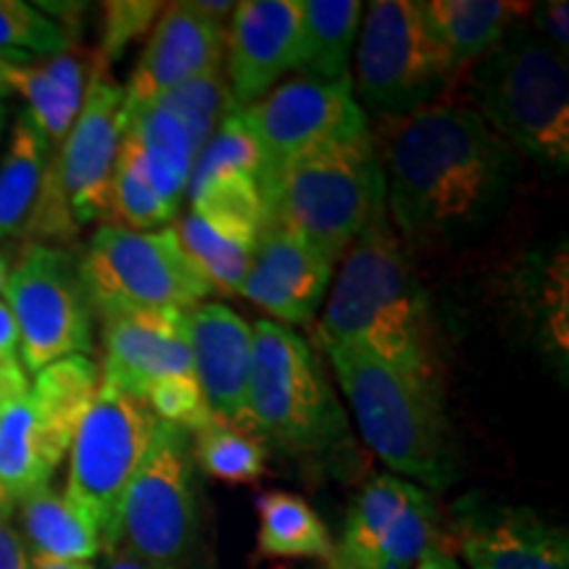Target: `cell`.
Returning a JSON list of instances; mask_svg holds the SVG:
<instances>
[{
	"label": "cell",
	"mask_w": 569,
	"mask_h": 569,
	"mask_svg": "<svg viewBox=\"0 0 569 569\" xmlns=\"http://www.w3.org/2000/svg\"><path fill=\"white\" fill-rule=\"evenodd\" d=\"M259 188L264 224L296 234L327 267L340 264L353 240L388 213L369 130L306 148Z\"/></svg>",
	"instance_id": "obj_3"
},
{
	"label": "cell",
	"mask_w": 569,
	"mask_h": 569,
	"mask_svg": "<svg viewBox=\"0 0 569 569\" xmlns=\"http://www.w3.org/2000/svg\"><path fill=\"white\" fill-rule=\"evenodd\" d=\"M330 277L332 267L296 234L264 224L238 296L261 306L284 327L309 325L325 303Z\"/></svg>",
	"instance_id": "obj_21"
},
{
	"label": "cell",
	"mask_w": 569,
	"mask_h": 569,
	"mask_svg": "<svg viewBox=\"0 0 569 569\" xmlns=\"http://www.w3.org/2000/svg\"><path fill=\"white\" fill-rule=\"evenodd\" d=\"M19 536L30 559L90 561L101 557L103 546L98 530L63 490L46 486L17 501Z\"/></svg>",
	"instance_id": "obj_25"
},
{
	"label": "cell",
	"mask_w": 569,
	"mask_h": 569,
	"mask_svg": "<svg viewBox=\"0 0 569 569\" xmlns=\"http://www.w3.org/2000/svg\"><path fill=\"white\" fill-rule=\"evenodd\" d=\"M159 106L169 109L180 122L188 127L190 138H193L198 153L203 151L211 134L222 127L230 113L238 109L230 96V84H227L224 69H211L196 80L184 82L182 88L169 92L161 98Z\"/></svg>",
	"instance_id": "obj_33"
},
{
	"label": "cell",
	"mask_w": 569,
	"mask_h": 569,
	"mask_svg": "<svg viewBox=\"0 0 569 569\" xmlns=\"http://www.w3.org/2000/svg\"><path fill=\"white\" fill-rule=\"evenodd\" d=\"M0 298L17 325L21 361L30 375L92 351L96 311L84 290L80 259L69 248L27 243Z\"/></svg>",
	"instance_id": "obj_14"
},
{
	"label": "cell",
	"mask_w": 569,
	"mask_h": 569,
	"mask_svg": "<svg viewBox=\"0 0 569 569\" xmlns=\"http://www.w3.org/2000/svg\"><path fill=\"white\" fill-rule=\"evenodd\" d=\"M365 443L396 478L430 490L457 480L440 390L348 343H322Z\"/></svg>",
	"instance_id": "obj_4"
},
{
	"label": "cell",
	"mask_w": 569,
	"mask_h": 569,
	"mask_svg": "<svg viewBox=\"0 0 569 569\" xmlns=\"http://www.w3.org/2000/svg\"><path fill=\"white\" fill-rule=\"evenodd\" d=\"M248 419L261 438L301 457H330L351 448L346 411L315 348L274 319L253 325Z\"/></svg>",
	"instance_id": "obj_6"
},
{
	"label": "cell",
	"mask_w": 569,
	"mask_h": 569,
	"mask_svg": "<svg viewBox=\"0 0 569 569\" xmlns=\"http://www.w3.org/2000/svg\"><path fill=\"white\" fill-rule=\"evenodd\" d=\"M451 538L469 569H569L565 525L486 493L453 503Z\"/></svg>",
	"instance_id": "obj_17"
},
{
	"label": "cell",
	"mask_w": 569,
	"mask_h": 569,
	"mask_svg": "<svg viewBox=\"0 0 569 569\" xmlns=\"http://www.w3.org/2000/svg\"><path fill=\"white\" fill-rule=\"evenodd\" d=\"M567 301V248L551 253H532L515 274V309L553 367L567 372L569 348Z\"/></svg>",
	"instance_id": "obj_23"
},
{
	"label": "cell",
	"mask_w": 569,
	"mask_h": 569,
	"mask_svg": "<svg viewBox=\"0 0 569 569\" xmlns=\"http://www.w3.org/2000/svg\"><path fill=\"white\" fill-rule=\"evenodd\" d=\"M0 569H30V553L11 517L0 515Z\"/></svg>",
	"instance_id": "obj_37"
},
{
	"label": "cell",
	"mask_w": 569,
	"mask_h": 569,
	"mask_svg": "<svg viewBox=\"0 0 569 569\" xmlns=\"http://www.w3.org/2000/svg\"><path fill=\"white\" fill-rule=\"evenodd\" d=\"M6 127H9V109H6V103H0V151H3L6 142Z\"/></svg>",
	"instance_id": "obj_45"
},
{
	"label": "cell",
	"mask_w": 569,
	"mask_h": 569,
	"mask_svg": "<svg viewBox=\"0 0 569 569\" xmlns=\"http://www.w3.org/2000/svg\"><path fill=\"white\" fill-rule=\"evenodd\" d=\"M13 509H17V503L11 501V496L6 493L3 482H0V515H3V517H11V515H13Z\"/></svg>",
	"instance_id": "obj_43"
},
{
	"label": "cell",
	"mask_w": 569,
	"mask_h": 569,
	"mask_svg": "<svg viewBox=\"0 0 569 569\" xmlns=\"http://www.w3.org/2000/svg\"><path fill=\"white\" fill-rule=\"evenodd\" d=\"M84 290L98 317L119 311H190L213 293L172 227L134 232L101 224L80 259Z\"/></svg>",
	"instance_id": "obj_10"
},
{
	"label": "cell",
	"mask_w": 569,
	"mask_h": 569,
	"mask_svg": "<svg viewBox=\"0 0 569 569\" xmlns=\"http://www.w3.org/2000/svg\"><path fill=\"white\" fill-rule=\"evenodd\" d=\"M51 156V142L21 109L0 151V246L27 230Z\"/></svg>",
	"instance_id": "obj_26"
},
{
	"label": "cell",
	"mask_w": 569,
	"mask_h": 569,
	"mask_svg": "<svg viewBox=\"0 0 569 569\" xmlns=\"http://www.w3.org/2000/svg\"><path fill=\"white\" fill-rule=\"evenodd\" d=\"M71 34L24 0H0V61L34 63L67 53Z\"/></svg>",
	"instance_id": "obj_32"
},
{
	"label": "cell",
	"mask_w": 569,
	"mask_h": 569,
	"mask_svg": "<svg viewBox=\"0 0 569 569\" xmlns=\"http://www.w3.org/2000/svg\"><path fill=\"white\" fill-rule=\"evenodd\" d=\"M440 538L432 493L396 475L369 478L348 509L338 549L377 569H415Z\"/></svg>",
	"instance_id": "obj_16"
},
{
	"label": "cell",
	"mask_w": 569,
	"mask_h": 569,
	"mask_svg": "<svg viewBox=\"0 0 569 569\" xmlns=\"http://www.w3.org/2000/svg\"><path fill=\"white\" fill-rule=\"evenodd\" d=\"M525 24L532 34H538L546 46L567 56L569 51V3L567 0H551V3H530Z\"/></svg>",
	"instance_id": "obj_36"
},
{
	"label": "cell",
	"mask_w": 569,
	"mask_h": 569,
	"mask_svg": "<svg viewBox=\"0 0 569 569\" xmlns=\"http://www.w3.org/2000/svg\"><path fill=\"white\" fill-rule=\"evenodd\" d=\"M30 372L21 361L19 332L13 325V317L0 298V415H6L11 407L30 393Z\"/></svg>",
	"instance_id": "obj_35"
},
{
	"label": "cell",
	"mask_w": 569,
	"mask_h": 569,
	"mask_svg": "<svg viewBox=\"0 0 569 569\" xmlns=\"http://www.w3.org/2000/svg\"><path fill=\"white\" fill-rule=\"evenodd\" d=\"M301 42V0L234 3L224 32V77L238 109L264 98L282 74L296 71Z\"/></svg>",
	"instance_id": "obj_19"
},
{
	"label": "cell",
	"mask_w": 569,
	"mask_h": 569,
	"mask_svg": "<svg viewBox=\"0 0 569 569\" xmlns=\"http://www.w3.org/2000/svg\"><path fill=\"white\" fill-rule=\"evenodd\" d=\"M415 569H465V567H461L446 549L436 546V549H430L422 559H419V565Z\"/></svg>",
	"instance_id": "obj_38"
},
{
	"label": "cell",
	"mask_w": 569,
	"mask_h": 569,
	"mask_svg": "<svg viewBox=\"0 0 569 569\" xmlns=\"http://www.w3.org/2000/svg\"><path fill=\"white\" fill-rule=\"evenodd\" d=\"M6 82L27 101V111L51 142L61 146L84 101V67L71 51L34 63H9Z\"/></svg>",
	"instance_id": "obj_24"
},
{
	"label": "cell",
	"mask_w": 569,
	"mask_h": 569,
	"mask_svg": "<svg viewBox=\"0 0 569 569\" xmlns=\"http://www.w3.org/2000/svg\"><path fill=\"white\" fill-rule=\"evenodd\" d=\"M101 386L90 356H69L34 375L17 407L0 415V482L17 503L51 486Z\"/></svg>",
	"instance_id": "obj_13"
},
{
	"label": "cell",
	"mask_w": 569,
	"mask_h": 569,
	"mask_svg": "<svg viewBox=\"0 0 569 569\" xmlns=\"http://www.w3.org/2000/svg\"><path fill=\"white\" fill-rule=\"evenodd\" d=\"M190 438H193L196 465H201L211 478L230 482V486H243L264 475L267 446L264 438L251 427L211 419Z\"/></svg>",
	"instance_id": "obj_31"
},
{
	"label": "cell",
	"mask_w": 569,
	"mask_h": 569,
	"mask_svg": "<svg viewBox=\"0 0 569 569\" xmlns=\"http://www.w3.org/2000/svg\"><path fill=\"white\" fill-rule=\"evenodd\" d=\"M156 425L159 417L142 398L101 375L98 393L71 440L63 496L98 530L103 557L119 549V511Z\"/></svg>",
	"instance_id": "obj_8"
},
{
	"label": "cell",
	"mask_w": 569,
	"mask_h": 569,
	"mask_svg": "<svg viewBox=\"0 0 569 569\" xmlns=\"http://www.w3.org/2000/svg\"><path fill=\"white\" fill-rule=\"evenodd\" d=\"M13 261H17V251H13L11 246L0 248V290H3L6 284V277H9Z\"/></svg>",
	"instance_id": "obj_42"
},
{
	"label": "cell",
	"mask_w": 569,
	"mask_h": 569,
	"mask_svg": "<svg viewBox=\"0 0 569 569\" xmlns=\"http://www.w3.org/2000/svg\"><path fill=\"white\" fill-rule=\"evenodd\" d=\"M172 230L184 253L198 267V272L213 288V293L238 296L240 284H243L248 269H251L256 240L259 238H246V234L213 227L203 222L201 217H196V213H188Z\"/></svg>",
	"instance_id": "obj_29"
},
{
	"label": "cell",
	"mask_w": 569,
	"mask_h": 569,
	"mask_svg": "<svg viewBox=\"0 0 569 569\" xmlns=\"http://www.w3.org/2000/svg\"><path fill=\"white\" fill-rule=\"evenodd\" d=\"M30 569H96L90 561H59V559H30Z\"/></svg>",
	"instance_id": "obj_41"
},
{
	"label": "cell",
	"mask_w": 569,
	"mask_h": 569,
	"mask_svg": "<svg viewBox=\"0 0 569 569\" xmlns=\"http://www.w3.org/2000/svg\"><path fill=\"white\" fill-rule=\"evenodd\" d=\"M177 211L156 190L138 140L124 130L111 180V224L134 232L163 230Z\"/></svg>",
	"instance_id": "obj_30"
},
{
	"label": "cell",
	"mask_w": 569,
	"mask_h": 569,
	"mask_svg": "<svg viewBox=\"0 0 569 569\" xmlns=\"http://www.w3.org/2000/svg\"><path fill=\"white\" fill-rule=\"evenodd\" d=\"M163 11L156 0H111L103 3V34L101 59L111 63L132 46L140 34L153 30Z\"/></svg>",
	"instance_id": "obj_34"
},
{
	"label": "cell",
	"mask_w": 569,
	"mask_h": 569,
	"mask_svg": "<svg viewBox=\"0 0 569 569\" xmlns=\"http://www.w3.org/2000/svg\"><path fill=\"white\" fill-rule=\"evenodd\" d=\"M103 369L151 407L159 422L188 430L190 436L211 422L190 356L184 311L148 309L101 317Z\"/></svg>",
	"instance_id": "obj_11"
},
{
	"label": "cell",
	"mask_w": 569,
	"mask_h": 569,
	"mask_svg": "<svg viewBox=\"0 0 569 569\" xmlns=\"http://www.w3.org/2000/svg\"><path fill=\"white\" fill-rule=\"evenodd\" d=\"M184 332L193 356L196 380L211 417L251 427L248 380L253 359V327L222 301H203L184 311Z\"/></svg>",
	"instance_id": "obj_20"
},
{
	"label": "cell",
	"mask_w": 569,
	"mask_h": 569,
	"mask_svg": "<svg viewBox=\"0 0 569 569\" xmlns=\"http://www.w3.org/2000/svg\"><path fill=\"white\" fill-rule=\"evenodd\" d=\"M372 134L390 224L407 251L467 243L507 209L519 153L472 106L436 103L380 117Z\"/></svg>",
	"instance_id": "obj_1"
},
{
	"label": "cell",
	"mask_w": 569,
	"mask_h": 569,
	"mask_svg": "<svg viewBox=\"0 0 569 569\" xmlns=\"http://www.w3.org/2000/svg\"><path fill=\"white\" fill-rule=\"evenodd\" d=\"M109 561V569H153L151 565H146L140 557H134L132 551H127L124 546H119L111 557H106Z\"/></svg>",
	"instance_id": "obj_39"
},
{
	"label": "cell",
	"mask_w": 569,
	"mask_h": 569,
	"mask_svg": "<svg viewBox=\"0 0 569 569\" xmlns=\"http://www.w3.org/2000/svg\"><path fill=\"white\" fill-rule=\"evenodd\" d=\"M475 101V111L517 153L530 156L551 172H567V56L546 46L525 21L478 61Z\"/></svg>",
	"instance_id": "obj_5"
},
{
	"label": "cell",
	"mask_w": 569,
	"mask_h": 569,
	"mask_svg": "<svg viewBox=\"0 0 569 569\" xmlns=\"http://www.w3.org/2000/svg\"><path fill=\"white\" fill-rule=\"evenodd\" d=\"M327 565H330V569H377L372 565H367V561L356 559L351 557V553H346L343 549H332V557L327 559Z\"/></svg>",
	"instance_id": "obj_40"
},
{
	"label": "cell",
	"mask_w": 569,
	"mask_h": 569,
	"mask_svg": "<svg viewBox=\"0 0 569 569\" xmlns=\"http://www.w3.org/2000/svg\"><path fill=\"white\" fill-rule=\"evenodd\" d=\"M6 67H9V61H0V103L11 96L9 82H6Z\"/></svg>",
	"instance_id": "obj_44"
},
{
	"label": "cell",
	"mask_w": 569,
	"mask_h": 569,
	"mask_svg": "<svg viewBox=\"0 0 569 569\" xmlns=\"http://www.w3.org/2000/svg\"><path fill=\"white\" fill-rule=\"evenodd\" d=\"M317 338L361 348L440 390L430 298L388 213L375 219L340 259Z\"/></svg>",
	"instance_id": "obj_2"
},
{
	"label": "cell",
	"mask_w": 569,
	"mask_h": 569,
	"mask_svg": "<svg viewBox=\"0 0 569 569\" xmlns=\"http://www.w3.org/2000/svg\"><path fill=\"white\" fill-rule=\"evenodd\" d=\"M124 90L98 56L82 109L46 169L24 234L32 243L61 246L90 222L111 224V180L122 146Z\"/></svg>",
	"instance_id": "obj_7"
},
{
	"label": "cell",
	"mask_w": 569,
	"mask_h": 569,
	"mask_svg": "<svg viewBox=\"0 0 569 569\" xmlns=\"http://www.w3.org/2000/svg\"><path fill=\"white\" fill-rule=\"evenodd\" d=\"M353 53V98L377 117H403L436 106L459 74L411 0L365 6Z\"/></svg>",
	"instance_id": "obj_9"
},
{
	"label": "cell",
	"mask_w": 569,
	"mask_h": 569,
	"mask_svg": "<svg viewBox=\"0 0 569 569\" xmlns=\"http://www.w3.org/2000/svg\"><path fill=\"white\" fill-rule=\"evenodd\" d=\"M419 13L443 46L457 71L486 59L507 34L522 24L530 3L511 0H419Z\"/></svg>",
	"instance_id": "obj_22"
},
{
	"label": "cell",
	"mask_w": 569,
	"mask_h": 569,
	"mask_svg": "<svg viewBox=\"0 0 569 569\" xmlns=\"http://www.w3.org/2000/svg\"><path fill=\"white\" fill-rule=\"evenodd\" d=\"M365 3L359 0H301V42L296 71L315 80H351L348 67Z\"/></svg>",
	"instance_id": "obj_27"
},
{
	"label": "cell",
	"mask_w": 569,
	"mask_h": 569,
	"mask_svg": "<svg viewBox=\"0 0 569 569\" xmlns=\"http://www.w3.org/2000/svg\"><path fill=\"white\" fill-rule=\"evenodd\" d=\"M259 511V551L280 559H322L332 557L330 532L301 496L269 490L256 498Z\"/></svg>",
	"instance_id": "obj_28"
},
{
	"label": "cell",
	"mask_w": 569,
	"mask_h": 569,
	"mask_svg": "<svg viewBox=\"0 0 569 569\" xmlns=\"http://www.w3.org/2000/svg\"><path fill=\"white\" fill-rule=\"evenodd\" d=\"M196 475L190 432L156 425L119 511V546L153 569H190L198 543Z\"/></svg>",
	"instance_id": "obj_12"
},
{
	"label": "cell",
	"mask_w": 569,
	"mask_h": 569,
	"mask_svg": "<svg viewBox=\"0 0 569 569\" xmlns=\"http://www.w3.org/2000/svg\"><path fill=\"white\" fill-rule=\"evenodd\" d=\"M224 61L222 21L198 11L193 3L163 6L148 46L127 82L122 117L151 109L169 92L182 88Z\"/></svg>",
	"instance_id": "obj_18"
},
{
	"label": "cell",
	"mask_w": 569,
	"mask_h": 569,
	"mask_svg": "<svg viewBox=\"0 0 569 569\" xmlns=\"http://www.w3.org/2000/svg\"><path fill=\"white\" fill-rule=\"evenodd\" d=\"M234 117L261 153L259 184L306 148L369 130L351 80H315L301 74L277 84L251 106L234 109Z\"/></svg>",
	"instance_id": "obj_15"
}]
</instances>
